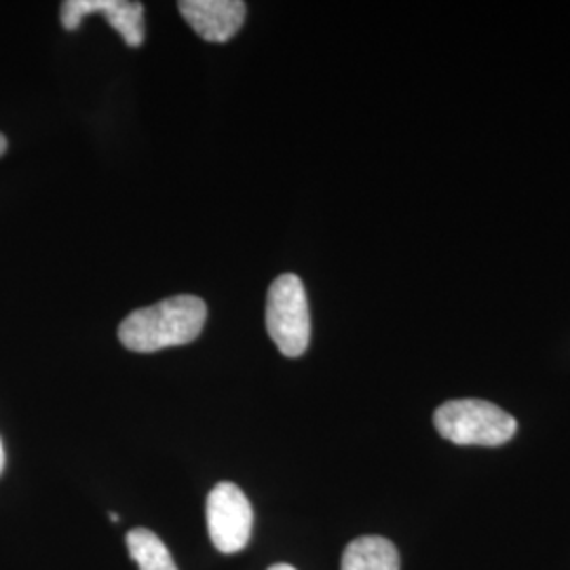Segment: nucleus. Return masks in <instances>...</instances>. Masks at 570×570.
<instances>
[{
    "mask_svg": "<svg viewBox=\"0 0 570 570\" xmlns=\"http://www.w3.org/2000/svg\"><path fill=\"white\" fill-rule=\"evenodd\" d=\"M110 520L117 524V522H119V515H117V513H110Z\"/></svg>",
    "mask_w": 570,
    "mask_h": 570,
    "instance_id": "obj_12",
    "label": "nucleus"
},
{
    "mask_svg": "<svg viewBox=\"0 0 570 570\" xmlns=\"http://www.w3.org/2000/svg\"><path fill=\"white\" fill-rule=\"evenodd\" d=\"M438 433L459 446H503L518 431V423L503 407L484 400H452L435 410Z\"/></svg>",
    "mask_w": 570,
    "mask_h": 570,
    "instance_id": "obj_2",
    "label": "nucleus"
},
{
    "mask_svg": "<svg viewBox=\"0 0 570 570\" xmlns=\"http://www.w3.org/2000/svg\"><path fill=\"white\" fill-rule=\"evenodd\" d=\"M268 570H296L294 567H289V564H273Z\"/></svg>",
    "mask_w": 570,
    "mask_h": 570,
    "instance_id": "obj_10",
    "label": "nucleus"
},
{
    "mask_svg": "<svg viewBox=\"0 0 570 570\" xmlns=\"http://www.w3.org/2000/svg\"><path fill=\"white\" fill-rule=\"evenodd\" d=\"M87 16H104L119 32L125 45L140 47L144 42V4L131 0H66L61 2V26L68 32L81 28Z\"/></svg>",
    "mask_w": 570,
    "mask_h": 570,
    "instance_id": "obj_5",
    "label": "nucleus"
},
{
    "mask_svg": "<svg viewBox=\"0 0 570 570\" xmlns=\"http://www.w3.org/2000/svg\"><path fill=\"white\" fill-rule=\"evenodd\" d=\"M4 469V449H2V442H0V473Z\"/></svg>",
    "mask_w": 570,
    "mask_h": 570,
    "instance_id": "obj_11",
    "label": "nucleus"
},
{
    "mask_svg": "<svg viewBox=\"0 0 570 570\" xmlns=\"http://www.w3.org/2000/svg\"><path fill=\"white\" fill-rule=\"evenodd\" d=\"M4 150H7V138L0 134V157L4 155Z\"/></svg>",
    "mask_w": 570,
    "mask_h": 570,
    "instance_id": "obj_9",
    "label": "nucleus"
},
{
    "mask_svg": "<svg viewBox=\"0 0 570 570\" xmlns=\"http://www.w3.org/2000/svg\"><path fill=\"white\" fill-rule=\"evenodd\" d=\"M207 530L216 550L237 553L245 550L252 537L254 511L244 494L233 482H220L207 494Z\"/></svg>",
    "mask_w": 570,
    "mask_h": 570,
    "instance_id": "obj_4",
    "label": "nucleus"
},
{
    "mask_svg": "<svg viewBox=\"0 0 570 570\" xmlns=\"http://www.w3.org/2000/svg\"><path fill=\"white\" fill-rule=\"evenodd\" d=\"M341 570H400V553L385 537L367 534L346 546Z\"/></svg>",
    "mask_w": 570,
    "mask_h": 570,
    "instance_id": "obj_7",
    "label": "nucleus"
},
{
    "mask_svg": "<svg viewBox=\"0 0 570 570\" xmlns=\"http://www.w3.org/2000/svg\"><path fill=\"white\" fill-rule=\"evenodd\" d=\"M178 9L186 23L209 42L230 41L247 16L242 0H183Z\"/></svg>",
    "mask_w": 570,
    "mask_h": 570,
    "instance_id": "obj_6",
    "label": "nucleus"
},
{
    "mask_svg": "<svg viewBox=\"0 0 570 570\" xmlns=\"http://www.w3.org/2000/svg\"><path fill=\"white\" fill-rule=\"evenodd\" d=\"M207 306L197 296H171L157 305L134 311L119 327L122 346L136 353H157L193 343L205 326Z\"/></svg>",
    "mask_w": 570,
    "mask_h": 570,
    "instance_id": "obj_1",
    "label": "nucleus"
},
{
    "mask_svg": "<svg viewBox=\"0 0 570 570\" xmlns=\"http://www.w3.org/2000/svg\"><path fill=\"white\" fill-rule=\"evenodd\" d=\"M127 550L140 570H178L164 541L153 530H129Z\"/></svg>",
    "mask_w": 570,
    "mask_h": 570,
    "instance_id": "obj_8",
    "label": "nucleus"
},
{
    "mask_svg": "<svg viewBox=\"0 0 570 570\" xmlns=\"http://www.w3.org/2000/svg\"><path fill=\"white\" fill-rule=\"evenodd\" d=\"M266 330L285 357L305 353L311 341V313L301 277L282 275L268 287Z\"/></svg>",
    "mask_w": 570,
    "mask_h": 570,
    "instance_id": "obj_3",
    "label": "nucleus"
}]
</instances>
